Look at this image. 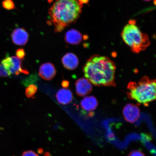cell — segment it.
<instances>
[{"label":"cell","instance_id":"15","mask_svg":"<svg viewBox=\"0 0 156 156\" xmlns=\"http://www.w3.org/2000/svg\"><path fill=\"white\" fill-rule=\"evenodd\" d=\"M2 5L4 8L10 10L14 9L15 5L12 0H4L2 2Z\"/></svg>","mask_w":156,"mask_h":156},{"label":"cell","instance_id":"2","mask_svg":"<svg viewBox=\"0 0 156 156\" xmlns=\"http://www.w3.org/2000/svg\"><path fill=\"white\" fill-rule=\"evenodd\" d=\"M83 6L78 0H55L48 11L55 26V32H61L65 27L76 22L82 12Z\"/></svg>","mask_w":156,"mask_h":156},{"label":"cell","instance_id":"7","mask_svg":"<svg viewBox=\"0 0 156 156\" xmlns=\"http://www.w3.org/2000/svg\"><path fill=\"white\" fill-rule=\"evenodd\" d=\"M76 92L78 95L84 97L90 94L93 90V86L87 78H81L77 80L75 83Z\"/></svg>","mask_w":156,"mask_h":156},{"label":"cell","instance_id":"22","mask_svg":"<svg viewBox=\"0 0 156 156\" xmlns=\"http://www.w3.org/2000/svg\"><path fill=\"white\" fill-rule=\"evenodd\" d=\"M44 156H52L49 153V152H46V153H45L44 154Z\"/></svg>","mask_w":156,"mask_h":156},{"label":"cell","instance_id":"5","mask_svg":"<svg viewBox=\"0 0 156 156\" xmlns=\"http://www.w3.org/2000/svg\"><path fill=\"white\" fill-rule=\"evenodd\" d=\"M2 64L10 75L15 74L18 75L21 73H29L27 70L22 68V62L20 58L16 56L5 58L2 61Z\"/></svg>","mask_w":156,"mask_h":156},{"label":"cell","instance_id":"14","mask_svg":"<svg viewBox=\"0 0 156 156\" xmlns=\"http://www.w3.org/2000/svg\"><path fill=\"white\" fill-rule=\"evenodd\" d=\"M37 91V87L36 86L31 84L27 87L25 90V95L28 98H33Z\"/></svg>","mask_w":156,"mask_h":156},{"label":"cell","instance_id":"16","mask_svg":"<svg viewBox=\"0 0 156 156\" xmlns=\"http://www.w3.org/2000/svg\"><path fill=\"white\" fill-rule=\"evenodd\" d=\"M10 75L2 64H0V77H7Z\"/></svg>","mask_w":156,"mask_h":156},{"label":"cell","instance_id":"23","mask_svg":"<svg viewBox=\"0 0 156 156\" xmlns=\"http://www.w3.org/2000/svg\"><path fill=\"white\" fill-rule=\"evenodd\" d=\"M38 152L39 153L42 154L43 152V150L40 148L38 150Z\"/></svg>","mask_w":156,"mask_h":156},{"label":"cell","instance_id":"3","mask_svg":"<svg viewBox=\"0 0 156 156\" xmlns=\"http://www.w3.org/2000/svg\"><path fill=\"white\" fill-rule=\"evenodd\" d=\"M156 80L145 76L139 81L130 82L127 86L128 98L147 106L156 99Z\"/></svg>","mask_w":156,"mask_h":156},{"label":"cell","instance_id":"8","mask_svg":"<svg viewBox=\"0 0 156 156\" xmlns=\"http://www.w3.org/2000/svg\"><path fill=\"white\" fill-rule=\"evenodd\" d=\"M29 34L23 28H17L13 31L11 38L14 44L17 45L23 46L28 42Z\"/></svg>","mask_w":156,"mask_h":156},{"label":"cell","instance_id":"21","mask_svg":"<svg viewBox=\"0 0 156 156\" xmlns=\"http://www.w3.org/2000/svg\"><path fill=\"white\" fill-rule=\"evenodd\" d=\"M78 1H79L80 3L83 5V4L87 3L89 2V0H78Z\"/></svg>","mask_w":156,"mask_h":156},{"label":"cell","instance_id":"10","mask_svg":"<svg viewBox=\"0 0 156 156\" xmlns=\"http://www.w3.org/2000/svg\"><path fill=\"white\" fill-rule=\"evenodd\" d=\"M64 67L69 70L76 69L79 65V59L73 53H68L64 56L62 60Z\"/></svg>","mask_w":156,"mask_h":156},{"label":"cell","instance_id":"12","mask_svg":"<svg viewBox=\"0 0 156 156\" xmlns=\"http://www.w3.org/2000/svg\"><path fill=\"white\" fill-rule=\"evenodd\" d=\"M83 37L79 31L71 29L66 33L65 40L66 42L72 44H78L82 40Z\"/></svg>","mask_w":156,"mask_h":156},{"label":"cell","instance_id":"13","mask_svg":"<svg viewBox=\"0 0 156 156\" xmlns=\"http://www.w3.org/2000/svg\"><path fill=\"white\" fill-rule=\"evenodd\" d=\"M98 104L97 99L93 96L86 97L81 102L82 108L87 112H91L95 110Z\"/></svg>","mask_w":156,"mask_h":156},{"label":"cell","instance_id":"19","mask_svg":"<svg viewBox=\"0 0 156 156\" xmlns=\"http://www.w3.org/2000/svg\"><path fill=\"white\" fill-rule=\"evenodd\" d=\"M22 156H39V155L32 151H28L23 152Z\"/></svg>","mask_w":156,"mask_h":156},{"label":"cell","instance_id":"17","mask_svg":"<svg viewBox=\"0 0 156 156\" xmlns=\"http://www.w3.org/2000/svg\"><path fill=\"white\" fill-rule=\"evenodd\" d=\"M16 55L17 58L21 59L24 58L25 55V53L24 49L20 48L16 51Z\"/></svg>","mask_w":156,"mask_h":156},{"label":"cell","instance_id":"24","mask_svg":"<svg viewBox=\"0 0 156 156\" xmlns=\"http://www.w3.org/2000/svg\"><path fill=\"white\" fill-rule=\"evenodd\" d=\"M144 1H151V0H144Z\"/></svg>","mask_w":156,"mask_h":156},{"label":"cell","instance_id":"4","mask_svg":"<svg viewBox=\"0 0 156 156\" xmlns=\"http://www.w3.org/2000/svg\"><path fill=\"white\" fill-rule=\"evenodd\" d=\"M121 36L125 43L135 54L145 50L151 44L148 35L141 32L135 20L130 21L124 27Z\"/></svg>","mask_w":156,"mask_h":156},{"label":"cell","instance_id":"9","mask_svg":"<svg viewBox=\"0 0 156 156\" xmlns=\"http://www.w3.org/2000/svg\"><path fill=\"white\" fill-rule=\"evenodd\" d=\"M39 74L42 79L46 80H50L55 76L56 70L53 64L47 63L40 66Z\"/></svg>","mask_w":156,"mask_h":156},{"label":"cell","instance_id":"11","mask_svg":"<svg viewBox=\"0 0 156 156\" xmlns=\"http://www.w3.org/2000/svg\"><path fill=\"white\" fill-rule=\"evenodd\" d=\"M56 98L60 104L63 105H68L73 101V94L69 89H61L56 93Z\"/></svg>","mask_w":156,"mask_h":156},{"label":"cell","instance_id":"1","mask_svg":"<svg viewBox=\"0 0 156 156\" xmlns=\"http://www.w3.org/2000/svg\"><path fill=\"white\" fill-rule=\"evenodd\" d=\"M114 62L106 56L95 54L90 56L84 66L86 78L98 87H115Z\"/></svg>","mask_w":156,"mask_h":156},{"label":"cell","instance_id":"20","mask_svg":"<svg viewBox=\"0 0 156 156\" xmlns=\"http://www.w3.org/2000/svg\"><path fill=\"white\" fill-rule=\"evenodd\" d=\"M69 82L67 80H64L62 82V85L64 88H67L69 87Z\"/></svg>","mask_w":156,"mask_h":156},{"label":"cell","instance_id":"6","mask_svg":"<svg viewBox=\"0 0 156 156\" xmlns=\"http://www.w3.org/2000/svg\"><path fill=\"white\" fill-rule=\"evenodd\" d=\"M125 119L130 123L135 122L140 116V112L138 107L133 104H127L122 110Z\"/></svg>","mask_w":156,"mask_h":156},{"label":"cell","instance_id":"18","mask_svg":"<svg viewBox=\"0 0 156 156\" xmlns=\"http://www.w3.org/2000/svg\"><path fill=\"white\" fill-rule=\"evenodd\" d=\"M128 156H145V155L141 151H133L130 152Z\"/></svg>","mask_w":156,"mask_h":156}]
</instances>
